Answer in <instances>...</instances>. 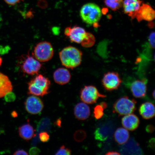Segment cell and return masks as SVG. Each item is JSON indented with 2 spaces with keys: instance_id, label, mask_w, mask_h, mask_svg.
Wrapping results in <instances>:
<instances>
[{
  "instance_id": "836d02e7",
  "label": "cell",
  "mask_w": 155,
  "mask_h": 155,
  "mask_svg": "<svg viewBox=\"0 0 155 155\" xmlns=\"http://www.w3.org/2000/svg\"><path fill=\"white\" fill-rule=\"evenodd\" d=\"M155 128L154 126L150 124L147 126L145 128V130L147 133H152L154 132Z\"/></svg>"
},
{
  "instance_id": "4dcf8cb0",
  "label": "cell",
  "mask_w": 155,
  "mask_h": 155,
  "mask_svg": "<svg viewBox=\"0 0 155 155\" xmlns=\"http://www.w3.org/2000/svg\"><path fill=\"white\" fill-rule=\"evenodd\" d=\"M40 152V149L35 147H32L29 150V154L31 155H37L39 154Z\"/></svg>"
},
{
  "instance_id": "b9f144b4",
  "label": "cell",
  "mask_w": 155,
  "mask_h": 155,
  "mask_svg": "<svg viewBox=\"0 0 155 155\" xmlns=\"http://www.w3.org/2000/svg\"><path fill=\"white\" fill-rule=\"evenodd\" d=\"M2 63V59L1 57H0V67L1 66Z\"/></svg>"
},
{
  "instance_id": "2e32d148",
  "label": "cell",
  "mask_w": 155,
  "mask_h": 155,
  "mask_svg": "<svg viewBox=\"0 0 155 155\" xmlns=\"http://www.w3.org/2000/svg\"><path fill=\"white\" fill-rule=\"evenodd\" d=\"M121 123L125 128L128 130L133 131L139 127L140 120L136 115L131 114L126 115L122 118Z\"/></svg>"
},
{
  "instance_id": "3957f363",
  "label": "cell",
  "mask_w": 155,
  "mask_h": 155,
  "mask_svg": "<svg viewBox=\"0 0 155 155\" xmlns=\"http://www.w3.org/2000/svg\"><path fill=\"white\" fill-rule=\"evenodd\" d=\"M80 15L83 22L87 24L92 25L100 21L102 13L98 5L94 3H88L81 8Z\"/></svg>"
},
{
  "instance_id": "44dd1931",
  "label": "cell",
  "mask_w": 155,
  "mask_h": 155,
  "mask_svg": "<svg viewBox=\"0 0 155 155\" xmlns=\"http://www.w3.org/2000/svg\"><path fill=\"white\" fill-rule=\"evenodd\" d=\"M19 136L26 141H29L35 136V130L32 126L28 123L21 126L18 129Z\"/></svg>"
},
{
  "instance_id": "ac0fdd59",
  "label": "cell",
  "mask_w": 155,
  "mask_h": 155,
  "mask_svg": "<svg viewBox=\"0 0 155 155\" xmlns=\"http://www.w3.org/2000/svg\"><path fill=\"white\" fill-rule=\"evenodd\" d=\"M74 112L75 117L79 120H85L91 115L90 107L84 102L77 104L75 106Z\"/></svg>"
},
{
  "instance_id": "1f68e13d",
  "label": "cell",
  "mask_w": 155,
  "mask_h": 155,
  "mask_svg": "<svg viewBox=\"0 0 155 155\" xmlns=\"http://www.w3.org/2000/svg\"><path fill=\"white\" fill-rule=\"evenodd\" d=\"M38 5L39 7L44 8L47 6L48 3L46 0H39L38 2Z\"/></svg>"
},
{
  "instance_id": "74e56055",
  "label": "cell",
  "mask_w": 155,
  "mask_h": 155,
  "mask_svg": "<svg viewBox=\"0 0 155 155\" xmlns=\"http://www.w3.org/2000/svg\"><path fill=\"white\" fill-rule=\"evenodd\" d=\"M100 104L104 108V109H106L107 108V104L105 102H102L100 103Z\"/></svg>"
},
{
  "instance_id": "30bf717a",
  "label": "cell",
  "mask_w": 155,
  "mask_h": 155,
  "mask_svg": "<svg viewBox=\"0 0 155 155\" xmlns=\"http://www.w3.org/2000/svg\"><path fill=\"white\" fill-rule=\"evenodd\" d=\"M25 105L26 111L32 115L40 114L44 107L42 100L35 96L28 97L25 102Z\"/></svg>"
},
{
  "instance_id": "603a6c76",
  "label": "cell",
  "mask_w": 155,
  "mask_h": 155,
  "mask_svg": "<svg viewBox=\"0 0 155 155\" xmlns=\"http://www.w3.org/2000/svg\"><path fill=\"white\" fill-rule=\"evenodd\" d=\"M124 0H104L107 7L112 11L118 10L123 6Z\"/></svg>"
},
{
  "instance_id": "60d3db41",
  "label": "cell",
  "mask_w": 155,
  "mask_h": 155,
  "mask_svg": "<svg viewBox=\"0 0 155 155\" xmlns=\"http://www.w3.org/2000/svg\"><path fill=\"white\" fill-rule=\"evenodd\" d=\"M3 22V19L2 18V15L1 14V13H0V28H1V27L2 26V24Z\"/></svg>"
},
{
  "instance_id": "f546056e",
  "label": "cell",
  "mask_w": 155,
  "mask_h": 155,
  "mask_svg": "<svg viewBox=\"0 0 155 155\" xmlns=\"http://www.w3.org/2000/svg\"><path fill=\"white\" fill-rule=\"evenodd\" d=\"M149 43L151 48H155V33L152 32L150 33L148 38Z\"/></svg>"
},
{
  "instance_id": "7bdbcfd3",
  "label": "cell",
  "mask_w": 155,
  "mask_h": 155,
  "mask_svg": "<svg viewBox=\"0 0 155 155\" xmlns=\"http://www.w3.org/2000/svg\"><path fill=\"white\" fill-rule=\"evenodd\" d=\"M152 96L153 97L154 99L155 98V91L154 90L153 91L152 93Z\"/></svg>"
},
{
  "instance_id": "d6986e66",
  "label": "cell",
  "mask_w": 155,
  "mask_h": 155,
  "mask_svg": "<svg viewBox=\"0 0 155 155\" xmlns=\"http://www.w3.org/2000/svg\"><path fill=\"white\" fill-rule=\"evenodd\" d=\"M139 111L140 115L145 119H150L154 117V106L150 102H147L141 104Z\"/></svg>"
},
{
  "instance_id": "8d00e7d4",
  "label": "cell",
  "mask_w": 155,
  "mask_h": 155,
  "mask_svg": "<svg viewBox=\"0 0 155 155\" xmlns=\"http://www.w3.org/2000/svg\"><path fill=\"white\" fill-rule=\"evenodd\" d=\"M120 153L116 151H110V152H108L106 154V155H120Z\"/></svg>"
},
{
  "instance_id": "f1b7e54d",
  "label": "cell",
  "mask_w": 155,
  "mask_h": 155,
  "mask_svg": "<svg viewBox=\"0 0 155 155\" xmlns=\"http://www.w3.org/2000/svg\"><path fill=\"white\" fill-rule=\"evenodd\" d=\"M5 100L7 102H12L16 99V96L12 91L8 93L5 96Z\"/></svg>"
},
{
  "instance_id": "e0dca14e",
  "label": "cell",
  "mask_w": 155,
  "mask_h": 155,
  "mask_svg": "<svg viewBox=\"0 0 155 155\" xmlns=\"http://www.w3.org/2000/svg\"><path fill=\"white\" fill-rule=\"evenodd\" d=\"M54 81L60 85H64L68 83L71 78L69 71L66 68H61L54 71L53 74Z\"/></svg>"
},
{
  "instance_id": "ba28073f",
  "label": "cell",
  "mask_w": 155,
  "mask_h": 155,
  "mask_svg": "<svg viewBox=\"0 0 155 155\" xmlns=\"http://www.w3.org/2000/svg\"><path fill=\"white\" fill-rule=\"evenodd\" d=\"M122 82L119 73L113 71L104 74L102 80L103 86L108 91L118 90L120 87Z\"/></svg>"
},
{
  "instance_id": "9a60e30c",
  "label": "cell",
  "mask_w": 155,
  "mask_h": 155,
  "mask_svg": "<svg viewBox=\"0 0 155 155\" xmlns=\"http://www.w3.org/2000/svg\"><path fill=\"white\" fill-rule=\"evenodd\" d=\"M120 151L123 154H143V151L140 145L132 137L121 147Z\"/></svg>"
},
{
  "instance_id": "f35d334b",
  "label": "cell",
  "mask_w": 155,
  "mask_h": 155,
  "mask_svg": "<svg viewBox=\"0 0 155 155\" xmlns=\"http://www.w3.org/2000/svg\"><path fill=\"white\" fill-rule=\"evenodd\" d=\"M61 120L60 119H58L56 121L55 124L57 125L58 127H61Z\"/></svg>"
},
{
  "instance_id": "7c38bea8",
  "label": "cell",
  "mask_w": 155,
  "mask_h": 155,
  "mask_svg": "<svg viewBox=\"0 0 155 155\" xmlns=\"http://www.w3.org/2000/svg\"><path fill=\"white\" fill-rule=\"evenodd\" d=\"M155 17V11L148 4L143 3L136 15L135 18L139 22L143 20L153 21Z\"/></svg>"
},
{
  "instance_id": "4316f807",
  "label": "cell",
  "mask_w": 155,
  "mask_h": 155,
  "mask_svg": "<svg viewBox=\"0 0 155 155\" xmlns=\"http://www.w3.org/2000/svg\"><path fill=\"white\" fill-rule=\"evenodd\" d=\"M71 153V151L69 148H66L64 145H63L61 147L57 153L56 155H70Z\"/></svg>"
},
{
  "instance_id": "484cf974",
  "label": "cell",
  "mask_w": 155,
  "mask_h": 155,
  "mask_svg": "<svg viewBox=\"0 0 155 155\" xmlns=\"http://www.w3.org/2000/svg\"><path fill=\"white\" fill-rule=\"evenodd\" d=\"M105 110L100 104L96 105L94 108V115L97 120L100 119L104 115V110Z\"/></svg>"
},
{
  "instance_id": "8fae6325",
  "label": "cell",
  "mask_w": 155,
  "mask_h": 155,
  "mask_svg": "<svg viewBox=\"0 0 155 155\" xmlns=\"http://www.w3.org/2000/svg\"><path fill=\"white\" fill-rule=\"evenodd\" d=\"M114 130V125L111 123L104 124L96 129L94 133V138L98 141H105L112 135Z\"/></svg>"
},
{
  "instance_id": "52a82bcc",
  "label": "cell",
  "mask_w": 155,
  "mask_h": 155,
  "mask_svg": "<svg viewBox=\"0 0 155 155\" xmlns=\"http://www.w3.org/2000/svg\"><path fill=\"white\" fill-rule=\"evenodd\" d=\"M106 97L105 95L100 94L96 87L93 85L85 86L80 91L81 100L88 104L96 103L100 98H104Z\"/></svg>"
},
{
  "instance_id": "d590c367",
  "label": "cell",
  "mask_w": 155,
  "mask_h": 155,
  "mask_svg": "<svg viewBox=\"0 0 155 155\" xmlns=\"http://www.w3.org/2000/svg\"><path fill=\"white\" fill-rule=\"evenodd\" d=\"M149 147L151 149L154 148L155 147V139L154 138H151L149 142Z\"/></svg>"
},
{
  "instance_id": "6da1fadb",
  "label": "cell",
  "mask_w": 155,
  "mask_h": 155,
  "mask_svg": "<svg viewBox=\"0 0 155 155\" xmlns=\"http://www.w3.org/2000/svg\"><path fill=\"white\" fill-rule=\"evenodd\" d=\"M59 56L62 64L67 68L74 69L82 62V52L73 46L64 48L59 52Z\"/></svg>"
},
{
  "instance_id": "9c48e42d",
  "label": "cell",
  "mask_w": 155,
  "mask_h": 155,
  "mask_svg": "<svg viewBox=\"0 0 155 155\" xmlns=\"http://www.w3.org/2000/svg\"><path fill=\"white\" fill-rule=\"evenodd\" d=\"M64 34L71 42L81 44L87 38L88 33L81 27L75 26L67 27L65 29Z\"/></svg>"
},
{
  "instance_id": "277c9868",
  "label": "cell",
  "mask_w": 155,
  "mask_h": 155,
  "mask_svg": "<svg viewBox=\"0 0 155 155\" xmlns=\"http://www.w3.org/2000/svg\"><path fill=\"white\" fill-rule=\"evenodd\" d=\"M136 104L137 102L134 99L127 96L121 97L114 103V112L121 116L132 114L136 110Z\"/></svg>"
},
{
  "instance_id": "ffe728a7",
  "label": "cell",
  "mask_w": 155,
  "mask_h": 155,
  "mask_svg": "<svg viewBox=\"0 0 155 155\" xmlns=\"http://www.w3.org/2000/svg\"><path fill=\"white\" fill-rule=\"evenodd\" d=\"M12 90V83L8 77L0 72V98L3 97L8 93Z\"/></svg>"
},
{
  "instance_id": "cb8c5ba5",
  "label": "cell",
  "mask_w": 155,
  "mask_h": 155,
  "mask_svg": "<svg viewBox=\"0 0 155 155\" xmlns=\"http://www.w3.org/2000/svg\"><path fill=\"white\" fill-rule=\"evenodd\" d=\"M51 123L50 120L48 118L42 119L38 123L37 127L38 132L49 131L51 127Z\"/></svg>"
},
{
  "instance_id": "8992f818",
  "label": "cell",
  "mask_w": 155,
  "mask_h": 155,
  "mask_svg": "<svg viewBox=\"0 0 155 155\" xmlns=\"http://www.w3.org/2000/svg\"><path fill=\"white\" fill-rule=\"evenodd\" d=\"M19 62L21 69L28 75L38 74L42 67L41 64L34 57L26 55L21 58Z\"/></svg>"
},
{
  "instance_id": "7a4b0ae2",
  "label": "cell",
  "mask_w": 155,
  "mask_h": 155,
  "mask_svg": "<svg viewBox=\"0 0 155 155\" xmlns=\"http://www.w3.org/2000/svg\"><path fill=\"white\" fill-rule=\"evenodd\" d=\"M29 94L43 97L49 93L51 83L48 78L42 74H38L28 83Z\"/></svg>"
},
{
  "instance_id": "e575fe53",
  "label": "cell",
  "mask_w": 155,
  "mask_h": 155,
  "mask_svg": "<svg viewBox=\"0 0 155 155\" xmlns=\"http://www.w3.org/2000/svg\"><path fill=\"white\" fill-rule=\"evenodd\" d=\"M28 152H26V151L23 150H17L15 151V152L14 153V154H13V155H28Z\"/></svg>"
},
{
  "instance_id": "5b68a950",
  "label": "cell",
  "mask_w": 155,
  "mask_h": 155,
  "mask_svg": "<svg viewBox=\"0 0 155 155\" xmlns=\"http://www.w3.org/2000/svg\"><path fill=\"white\" fill-rule=\"evenodd\" d=\"M53 46L50 42L42 41L37 44L34 48V57L40 62H44L50 61L54 55Z\"/></svg>"
},
{
  "instance_id": "83f0119b",
  "label": "cell",
  "mask_w": 155,
  "mask_h": 155,
  "mask_svg": "<svg viewBox=\"0 0 155 155\" xmlns=\"http://www.w3.org/2000/svg\"><path fill=\"white\" fill-rule=\"evenodd\" d=\"M39 137L40 141L42 142H47L50 140V135L47 132H41L39 134Z\"/></svg>"
},
{
  "instance_id": "ab89813d",
  "label": "cell",
  "mask_w": 155,
  "mask_h": 155,
  "mask_svg": "<svg viewBox=\"0 0 155 155\" xmlns=\"http://www.w3.org/2000/svg\"><path fill=\"white\" fill-rule=\"evenodd\" d=\"M12 116L13 117H17V116H18V114H17L16 112L13 111L12 113Z\"/></svg>"
},
{
  "instance_id": "d4e9b609",
  "label": "cell",
  "mask_w": 155,
  "mask_h": 155,
  "mask_svg": "<svg viewBox=\"0 0 155 155\" xmlns=\"http://www.w3.org/2000/svg\"><path fill=\"white\" fill-rule=\"evenodd\" d=\"M86 133L82 130H79L75 132L74 135V139L78 142H81L86 138Z\"/></svg>"
},
{
  "instance_id": "d6a6232c",
  "label": "cell",
  "mask_w": 155,
  "mask_h": 155,
  "mask_svg": "<svg viewBox=\"0 0 155 155\" xmlns=\"http://www.w3.org/2000/svg\"><path fill=\"white\" fill-rule=\"evenodd\" d=\"M6 3L7 4L11 5H14L23 0H4Z\"/></svg>"
},
{
  "instance_id": "5bb4252c",
  "label": "cell",
  "mask_w": 155,
  "mask_h": 155,
  "mask_svg": "<svg viewBox=\"0 0 155 155\" xmlns=\"http://www.w3.org/2000/svg\"><path fill=\"white\" fill-rule=\"evenodd\" d=\"M142 4L141 0H124L122 7L125 14L134 19Z\"/></svg>"
},
{
  "instance_id": "7402d4cb",
  "label": "cell",
  "mask_w": 155,
  "mask_h": 155,
  "mask_svg": "<svg viewBox=\"0 0 155 155\" xmlns=\"http://www.w3.org/2000/svg\"><path fill=\"white\" fill-rule=\"evenodd\" d=\"M129 132L125 128H118L114 134L115 141L119 145L125 144L129 140Z\"/></svg>"
},
{
  "instance_id": "4fadbf2b",
  "label": "cell",
  "mask_w": 155,
  "mask_h": 155,
  "mask_svg": "<svg viewBox=\"0 0 155 155\" xmlns=\"http://www.w3.org/2000/svg\"><path fill=\"white\" fill-rule=\"evenodd\" d=\"M147 81L145 79L133 81L130 87L133 96L138 98L145 97L147 92Z\"/></svg>"
}]
</instances>
